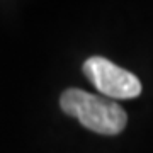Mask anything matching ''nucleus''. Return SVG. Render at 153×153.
<instances>
[{"instance_id":"f257e3e1","label":"nucleus","mask_w":153,"mask_h":153,"mask_svg":"<svg viewBox=\"0 0 153 153\" xmlns=\"http://www.w3.org/2000/svg\"><path fill=\"white\" fill-rule=\"evenodd\" d=\"M60 107L66 116L99 134H119L128 123L126 111L117 102L80 88H66L60 97Z\"/></svg>"},{"instance_id":"f03ea898","label":"nucleus","mask_w":153,"mask_h":153,"mask_svg":"<svg viewBox=\"0 0 153 153\" xmlns=\"http://www.w3.org/2000/svg\"><path fill=\"white\" fill-rule=\"evenodd\" d=\"M83 73L107 99H134L141 94V82L131 71L102 56H92L83 63Z\"/></svg>"}]
</instances>
